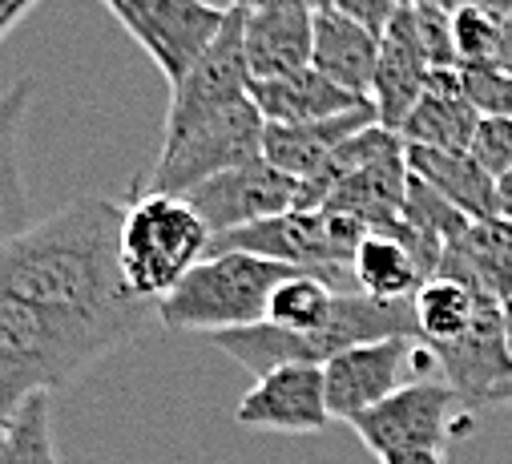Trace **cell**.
<instances>
[{
  "mask_svg": "<svg viewBox=\"0 0 512 464\" xmlns=\"http://www.w3.org/2000/svg\"><path fill=\"white\" fill-rule=\"evenodd\" d=\"M480 122V109L468 101L460 85V69H432L424 97L400 126V138L412 146H432L448 154H468L472 134Z\"/></svg>",
  "mask_w": 512,
  "mask_h": 464,
  "instance_id": "obj_17",
  "label": "cell"
},
{
  "mask_svg": "<svg viewBox=\"0 0 512 464\" xmlns=\"http://www.w3.org/2000/svg\"><path fill=\"white\" fill-rule=\"evenodd\" d=\"M37 5V0H0V41H5L13 33V25Z\"/></svg>",
  "mask_w": 512,
  "mask_h": 464,
  "instance_id": "obj_33",
  "label": "cell"
},
{
  "mask_svg": "<svg viewBox=\"0 0 512 464\" xmlns=\"http://www.w3.org/2000/svg\"><path fill=\"white\" fill-rule=\"evenodd\" d=\"M432 77V61L420 45L416 21H412V5L396 9L388 33L379 45V69H375V85H371V105L379 113V126L400 134V126L408 122V113L416 109V101L424 97Z\"/></svg>",
  "mask_w": 512,
  "mask_h": 464,
  "instance_id": "obj_15",
  "label": "cell"
},
{
  "mask_svg": "<svg viewBox=\"0 0 512 464\" xmlns=\"http://www.w3.org/2000/svg\"><path fill=\"white\" fill-rule=\"evenodd\" d=\"M331 9L335 13H343V17H351V21H359L363 29H371V33H388V25H392V17H396V5L392 0H331Z\"/></svg>",
  "mask_w": 512,
  "mask_h": 464,
  "instance_id": "obj_31",
  "label": "cell"
},
{
  "mask_svg": "<svg viewBox=\"0 0 512 464\" xmlns=\"http://www.w3.org/2000/svg\"><path fill=\"white\" fill-rule=\"evenodd\" d=\"M412 21H416L420 45H424L432 69H460L456 37H452V13L428 5V0H412Z\"/></svg>",
  "mask_w": 512,
  "mask_h": 464,
  "instance_id": "obj_29",
  "label": "cell"
},
{
  "mask_svg": "<svg viewBox=\"0 0 512 464\" xmlns=\"http://www.w3.org/2000/svg\"><path fill=\"white\" fill-rule=\"evenodd\" d=\"M371 230L335 210V206H295L279 218L254 222L242 230H230V235L210 243V255L218 251H250L263 255L299 271H311L319 279H327L335 291H355V251L363 247V239Z\"/></svg>",
  "mask_w": 512,
  "mask_h": 464,
  "instance_id": "obj_5",
  "label": "cell"
},
{
  "mask_svg": "<svg viewBox=\"0 0 512 464\" xmlns=\"http://www.w3.org/2000/svg\"><path fill=\"white\" fill-rule=\"evenodd\" d=\"M234 424L254 432H287L311 436L331 424L327 408V376L315 364H287L254 380V388L238 400Z\"/></svg>",
  "mask_w": 512,
  "mask_h": 464,
  "instance_id": "obj_12",
  "label": "cell"
},
{
  "mask_svg": "<svg viewBox=\"0 0 512 464\" xmlns=\"http://www.w3.org/2000/svg\"><path fill=\"white\" fill-rule=\"evenodd\" d=\"M295 5H303V9H311V13H327L331 0H295Z\"/></svg>",
  "mask_w": 512,
  "mask_h": 464,
  "instance_id": "obj_39",
  "label": "cell"
},
{
  "mask_svg": "<svg viewBox=\"0 0 512 464\" xmlns=\"http://www.w3.org/2000/svg\"><path fill=\"white\" fill-rule=\"evenodd\" d=\"M500 303L496 295H488L484 287L468 283V279H452V275H432L416 299H412V311H416V331L420 339L440 352V347H452L460 343L476 323L480 315Z\"/></svg>",
  "mask_w": 512,
  "mask_h": 464,
  "instance_id": "obj_22",
  "label": "cell"
},
{
  "mask_svg": "<svg viewBox=\"0 0 512 464\" xmlns=\"http://www.w3.org/2000/svg\"><path fill=\"white\" fill-rule=\"evenodd\" d=\"M250 101L259 105V113L275 126H307V122L339 118V113H347L371 97H359V93L335 85L331 77H323L311 65V69H299L291 77L250 81Z\"/></svg>",
  "mask_w": 512,
  "mask_h": 464,
  "instance_id": "obj_18",
  "label": "cell"
},
{
  "mask_svg": "<svg viewBox=\"0 0 512 464\" xmlns=\"http://www.w3.org/2000/svg\"><path fill=\"white\" fill-rule=\"evenodd\" d=\"M404 154H408V170H412L416 178H424L436 194H444L456 210H464L472 222L500 214L496 178L484 174L472 154H448V150L412 146V142H404Z\"/></svg>",
  "mask_w": 512,
  "mask_h": 464,
  "instance_id": "obj_23",
  "label": "cell"
},
{
  "mask_svg": "<svg viewBox=\"0 0 512 464\" xmlns=\"http://www.w3.org/2000/svg\"><path fill=\"white\" fill-rule=\"evenodd\" d=\"M488 65H500L504 73H512V13H504L500 21V45H496V61Z\"/></svg>",
  "mask_w": 512,
  "mask_h": 464,
  "instance_id": "obj_34",
  "label": "cell"
},
{
  "mask_svg": "<svg viewBox=\"0 0 512 464\" xmlns=\"http://www.w3.org/2000/svg\"><path fill=\"white\" fill-rule=\"evenodd\" d=\"M299 190H303L299 178L283 174L267 158H254L238 170H226V174L194 186L186 198L202 214V222L210 226V235L222 239L230 230H242V226H254V222H267V218L295 210Z\"/></svg>",
  "mask_w": 512,
  "mask_h": 464,
  "instance_id": "obj_10",
  "label": "cell"
},
{
  "mask_svg": "<svg viewBox=\"0 0 512 464\" xmlns=\"http://www.w3.org/2000/svg\"><path fill=\"white\" fill-rule=\"evenodd\" d=\"M500 21H504V13H488V9H460V13H452V37H456L460 65H488V61H496Z\"/></svg>",
  "mask_w": 512,
  "mask_h": 464,
  "instance_id": "obj_27",
  "label": "cell"
},
{
  "mask_svg": "<svg viewBox=\"0 0 512 464\" xmlns=\"http://www.w3.org/2000/svg\"><path fill=\"white\" fill-rule=\"evenodd\" d=\"M101 331L0 295V432L37 392H57L113 352Z\"/></svg>",
  "mask_w": 512,
  "mask_h": 464,
  "instance_id": "obj_2",
  "label": "cell"
},
{
  "mask_svg": "<svg viewBox=\"0 0 512 464\" xmlns=\"http://www.w3.org/2000/svg\"><path fill=\"white\" fill-rule=\"evenodd\" d=\"M379 45L383 37L363 29L359 21L327 9V13H315V57L311 65L331 77L335 85L359 93V97H371V85H375V69H379Z\"/></svg>",
  "mask_w": 512,
  "mask_h": 464,
  "instance_id": "obj_19",
  "label": "cell"
},
{
  "mask_svg": "<svg viewBox=\"0 0 512 464\" xmlns=\"http://www.w3.org/2000/svg\"><path fill=\"white\" fill-rule=\"evenodd\" d=\"M367 126H379V113H375L371 101L339 113V118H323V122H307V126H275V122H267L263 158L271 166H279L283 174L307 182V178H315L331 162V154L347 138H355Z\"/></svg>",
  "mask_w": 512,
  "mask_h": 464,
  "instance_id": "obj_16",
  "label": "cell"
},
{
  "mask_svg": "<svg viewBox=\"0 0 512 464\" xmlns=\"http://www.w3.org/2000/svg\"><path fill=\"white\" fill-rule=\"evenodd\" d=\"M271 5V0H230V9H242V13H254V9H263Z\"/></svg>",
  "mask_w": 512,
  "mask_h": 464,
  "instance_id": "obj_38",
  "label": "cell"
},
{
  "mask_svg": "<svg viewBox=\"0 0 512 464\" xmlns=\"http://www.w3.org/2000/svg\"><path fill=\"white\" fill-rule=\"evenodd\" d=\"M263 138H267V118L259 113L250 97L234 101L210 118L170 130L162 138V154L146 178L130 186V194H190L194 186L238 170L254 158H263Z\"/></svg>",
  "mask_w": 512,
  "mask_h": 464,
  "instance_id": "obj_6",
  "label": "cell"
},
{
  "mask_svg": "<svg viewBox=\"0 0 512 464\" xmlns=\"http://www.w3.org/2000/svg\"><path fill=\"white\" fill-rule=\"evenodd\" d=\"M170 85H178L222 33L230 9L210 0H109L105 5Z\"/></svg>",
  "mask_w": 512,
  "mask_h": 464,
  "instance_id": "obj_9",
  "label": "cell"
},
{
  "mask_svg": "<svg viewBox=\"0 0 512 464\" xmlns=\"http://www.w3.org/2000/svg\"><path fill=\"white\" fill-rule=\"evenodd\" d=\"M335 299H339V291L327 279L299 271L275 287L271 307H267V323H275L283 331H323L331 323Z\"/></svg>",
  "mask_w": 512,
  "mask_h": 464,
  "instance_id": "obj_25",
  "label": "cell"
},
{
  "mask_svg": "<svg viewBox=\"0 0 512 464\" xmlns=\"http://www.w3.org/2000/svg\"><path fill=\"white\" fill-rule=\"evenodd\" d=\"M468 154L476 158V166L484 174L504 178L512 170V118H492V113H480Z\"/></svg>",
  "mask_w": 512,
  "mask_h": 464,
  "instance_id": "obj_30",
  "label": "cell"
},
{
  "mask_svg": "<svg viewBox=\"0 0 512 464\" xmlns=\"http://www.w3.org/2000/svg\"><path fill=\"white\" fill-rule=\"evenodd\" d=\"M496 202H500V214L512 222V170L504 178H496Z\"/></svg>",
  "mask_w": 512,
  "mask_h": 464,
  "instance_id": "obj_35",
  "label": "cell"
},
{
  "mask_svg": "<svg viewBox=\"0 0 512 464\" xmlns=\"http://www.w3.org/2000/svg\"><path fill=\"white\" fill-rule=\"evenodd\" d=\"M101 5H109V0H101Z\"/></svg>",
  "mask_w": 512,
  "mask_h": 464,
  "instance_id": "obj_41",
  "label": "cell"
},
{
  "mask_svg": "<svg viewBox=\"0 0 512 464\" xmlns=\"http://www.w3.org/2000/svg\"><path fill=\"white\" fill-rule=\"evenodd\" d=\"M496 404H512V372L488 392V404H484V408H496Z\"/></svg>",
  "mask_w": 512,
  "mask_h": 464,
  "instance_id": "obj_36",
  "label": "cell"
},
{
  "mask_svg": "<svg viewBox=\"0 0 512 464\" xmlns=\"http://www.w3.org/2000/svg\"><path fill=\"white\" fill-rule=\"evenodd\" d=\"M355 291L388 303H412L428 283V271L408 239L400 235H367L355 251Z\"/></svg>",
  "mask_w": 512,
  "mask_h": 464,
  "instance_id": "obj_24",
  "label": "cell"
},
{
  "mask_svg": "<svg viewBox=\"0 0 512 464\" xmlns=\"http://www.w3.org/2000/svg\"><path fill=\"white\" fill-rule=\"evenodd\" d=\"M460 85L480 113L512 118V73L500 65H460Z\"/></svg>",
  "mask_w": 512,
  "mask_h": 464,
  "instance_id": "obj_28",
  "label": "cell"
},
{
  "mask_svg": "<svg viewBox=\"0 0 512 464\" xmlns=\"http://www.w3.org/2000/svg\"><path fill=\"white\" fill-rule=\"evenodd\" d=\"M242 49L250 81H275L299 69H311L315 57V13L295 0H271V5L246 13Z\"/></svg>",
  "mask_w": 512,
  "mask_h": 464,
  "instance_id": "obj_14",
  "label": "cell"
},
{
  "mask_svg": "<svg viewBox=\"0 0 512 464\" xmlns=\"http://www.w3.org/2000/svg\"><path fill=\"white\" fill-rule=\"evenodd\" d=\"M242 9H230L222 33L214 37V45L198 57V65L170 85V109H166V134L194 126L210 113L246 101L250 97V69H246V49H242Z\"/></svg>",
  "mask_w": 512,
  "mask_h": 464,
  "instance_id": "obj_11",
  "label": "cell"
},
{
  "mask_svg": "<svg viewBox=\"0 0 512 464\" xmlns=\"http://www.w3.org/2000/svg\"><path fill=\"white\" fill-rule=\"evenodd\" d=\"M0 464H57L49 428V392L29 396L0 432Z\"/></svg>",
  "mask_w": 512,
  "mask_h": 464,
  "instance_id": "obj_26",
  "label": "cell"
},
{
  "mask_svg": "<svg viewBox=\"0 0 512 464\" xmlns=\"http://www.w3.org/2000/svg\"><path fill=\"white\" fill-rule=\"evenodd\" d=\"M210 226L182 194H130L121 218V275L138 299L158 303L170 295L206 255Z\"/></svg>",
  "mask_w": 512,
  "mask_h": 464,
  "instance_id": "obj_4",
  "label": "cell"
},
{
  "mask_svg": "<svg viewBox=\"0 0 512 464\" xmlns=\"http://www.w3.org/2000/svg\"><path fill=\"white\" fill-rule=\"evenodd\" d=\"M504 343H508V352H512V299H504Z\"/></svg>",
  "mask_w": 512,
  "mask_h": 464,
  "instance_id": "obj_37",
  "label": "cell"
},
{
  "mask_svg": "<svg viewBox=\"0 0 512 464\" xmlns=\"http://www.w3.org/2000/svg\"><path fill=\"white\" fill-rule=\"evenodd\" d=\"M452 279H468L496 295L500 303L512 299V222L504 214L472 222L464 235L444 251L440 271Z\"/></svg>",
  "mask_w": 512,
  "mask_h": 464,
  "instance_id": "obj_21",
  "label": "cell"
},
{
  "mask_svg": "<svg viewBox=\"0 0 512 464\" xmlns=\"http://www.w3.org/2000/svg\"><path fill=\"white\" fill-rule=\"evenodd\" d=\"M392 5H396V9H404V5H412V0H392Z\"/></svg>",
  "mask_w": 512,
  "mask_h": 464,
  "instance_id": "obj_40",
  "label": "cell"
},
{
  "mask_svg": "<svg viewBox=\"0 0 512 464\" xmlns=\"http://www.w3.org/2000/svg\"><path fill=\"white\" fill-rule=\"evenodd\" d=\"M408 182H412V170H408V154H404V138H396L392 146H383L375 158H367L363 166H355L331 194L323 206H335L351 218H359L371 235H400L412 243L416 251V239L412 230L404 226V198H408ZM420 255V251H416ZM424 263V259H420ZM428 271V267H424ZM432 279V275H428Z\"/></svg>",
  "mask_w": 512,
  "mask_h": 464,
  "instance_id": "obj_13",
  "label": "cell"
},
{
  "mask_svg": "<svg viewBox=\"0 0 512 464\" xmlns=\"http://www.w3.org/2000/svg\"><path fill=\"white\" fill-rule=\"evenodd\" d=\"M125 206L101 194L73 198L57 214L0 243V295L25 299L61 319L85 323L117 347L158 319V303L138 299L121 275Z\"/></svg>",
  "mask_w": 512,
  "mask_h": 464,
  "instance_id": "obj_1",
  "label": "cell"
},
{
  "mask_svg": "<svg viewBox=\"0 0 512 464\" xmlns=\"http://www.w3.org/2000/svg\"><path fill=\"white\" fill-rule=\"evenodd\" d=\"M323 376H327L331 420L351 424L363 412L379 408L388 396H396L400 388L444 376V368L420 335H392V339L347 347V352L323 364Z\"/></svg>",
  "mask_w": 512,
  "mask_h": 464,
  "instance_id": "obj_7",
  "label": "cell"
},
{
  "mask_svg": "<svg viewBox=\"0 0 512 464\" xmlns=\"http://www.w3.org/2000/svg\"><path fill=\"white\" fill-rule=\"evenodd\" d=\"M379 464H448V452L436 448H404V452H388V456H375Z\"/></svg>",
  "mask_w": 512,
  "mask_h": 464,
  "instance_id": "obj_32",
  "label": "cell"
},
{
  "mask_svg": "<svg viewBox=\"0 0 512 464\" xmlns=\"http://www.w3.org/2000/svg\"><path fill=\"white\" fill-rule=\"evenodd\" d=\"M299 275V267L250 255V251H218L206 255L170 295L158 299V323L190 335H218L234 327H254L267 319L271 295L283 279Z\"/></svg>",
  "mask_w": 512,
  "mask_h": 464,
  "instance_id": "obj_3",
  "label": "cell"
},
{
  "mask_svg": "<svg viewBox=\"0 0 512 464\" xmlns=\"http://www.w3.org/2000/svg\"><path fill=\"white\" fill-rule=\"evenodd\" d=\"M351 428L375 456L404 452V448L448 452L452 440H460L476 428V408L460 396V388H452L444 376H436V380H416V384L400 388L379 408L351 420Z\"/></svg>",
  "mask_w": 512,
  "mask_h": 464,
  "instance_id": "obj_8",
  "label": "cell"
},
{
  "mask_svg": "<svg viewBox=\"0 0 512 464\" xmlns=\"http://www.w3.org/2000/svg\"><path fill=\"white\" fill-rule=\"evenodd\" d=\"M37 97V77H21L0 89V243L33 226V206L21 174V126Z\"/></svg>",
  "mask_w": 512,
  "mask_h": 464,
  "instance_id": "obj_20",
  "label": "cell"
}]
</instances>
